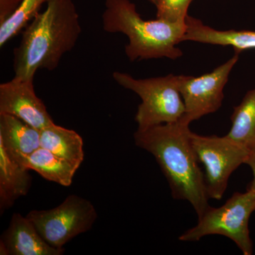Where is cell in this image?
I'll use <instances>...</instances> for the list:
<instances>
[{
  "mask_svg": "<svg viewBox=\"0 0 255 255\" xmlns=\"http://www.w3.org/2000/svg\"><path fill=\"white\" fill-rule=\"evenodd\" d=\"M190 124L182 118L134 133L135 145L155 157L168 182L172 197L187 201L198 218L209 207L205 176L191 142Z\"/></svg>",
  "mask_w": 255,
  "mask_h": 255,
  "instance_id": "obj_1",
  "label": "cell"
},
{
  "mask_svg": "<svg viewBox=\"0 0 255 255\" xmlns=\"http://www.w3.org/2000/svg\"><path fill=\"white\" fill-rule=\"evenodd\" d=\"M80 17L73 0H48L25 27L14 49L15 78L33 80L39 69L53 71L81 34Z\"/></svg>",
  "mask_w": 255,
  "mask_h": 255,
  "instance_id": "obj_2",
  "label": "cell"
},
{
  "mask_svg": "<svg viewBox=\"0 0 255 255\" xmlns=\"http://www.w3.org/2000/svg\"><path fill=\"white\" fill-rule=\"evenodd\" d=\"M102 25L106 32L122 33L128 37L125 53L130 61L176 60L182 56L183 52L176 46L182 42L185 23H170L159 18L145 21L130 0H105Z\"/></svg>",
  "mask_w": 255,
  "mask_h": 255,
  "instance_id": "obj_3",
  "label": "cell"
},
{
  "mask_svg": "<svg viewBox=\"0 0 255 255\" xmlns=\"http://www.w3.org/2000/svg\"><path fill=\"white\" fill-rule=\"evenodd\" d=\"M113 78L120 86L135 92L141 99L135 117L137 129L174 123L185 114L179 90V75L135 79L129 74L114 72Z\"/></svg>",
  "mask_w": 255,
  "mask_h": 255,
  "instance_id": "obj_4",
  "label": "cell"
},
{
  "mask_svg": "<svg viewBox=\"0 0 255 255\" xmlns=\"http://www.w3.org/2000/svg\"><path fill=\"white\" fill-rule=\"evenodd\" d=\"M255 211V193L236 192L223 206H209L198 218L194 227L187 230L179 237L182 242H198L203 238L219 235L229 238L244 255L253 254V243L249 230V221Z\"/></svg>",
  "mask_w": 255,
  "mask_h": 255,
  "instance_id": "obj_5",
  "label": "cell"
},
{
  "mask_svg": "<svg viewBox=\"0 0 255 255\" xmlns=\"http://www.w3.org/2000/svg\"><path fill=\"white\" fill-rule=\"evenodd\" d=\"M26 217L48 244L63 248L74 238L91 229L97 213L90 201L71 194L59 206L49 210H33Z\"/></svg>",
  "mask_w": 255,
  "mask_h": 255,
  "instance_id": "obj_6",
  "label": "cell"
},
{
  "mask_svg": "<svg viewBox=\"0 0 255 255\" xmlns=\"http://www.w3.org/2000/svg\"><path fill=\"white\" fill-rule=\"evenodd\" d=\"M191 142L199 162L205 167L206 191L209 199L221 200L231 174L247 161L251 152L227 135L205 136L191 132Z\"/></svg>",
  "mask_w": 255,
  "mask_h": 255,
  "instance_id": "obj_7",
  "label": "cell"
},
{
  "mask_svg": "<svg viewBox=\"0 0 255 255\" xmlns=\"http://www.w3.org/2000/svg\"><path fill=\"white\" fill-rule=\"evenodd\" d=\"M239 59V54L220 65L211 73L199 77L179 75V90L184 101L185 114L182 119L191 124L221 108L223 90L230 74Z\"/></svg>",
  "mask_w": 255,
  "mask_h": 255,
  "instance_id": "obj_8",
  "label": "cell"
},
{
  "mask_svg": "<svg viewBox=\"0 0 255 255\" xmlns=\"http://www.w3.org/2000/svg\"><path fill=\"white\" fill-rule=\"evenodd\" d=\"M0 114L17 117L38 130L54 124L35 93L33 80L14 78L0 85Z\"/></svg>",
  "mask_w": 255,
  "mask_h": 255,
  "instance_id": "obj_9",
  "label": "cell"
},
{
  "mask_svg": "<svg viewBox=\"0 0 255 255\" xmlns=\"http://www.w3.org/2000/svg\"><path fill=\"white\" fill-rule=\"evenodd\" d=\"M64 248H55L46 243L33 223L15 213L0 240L1 255H62Z\"/></svg>",
  "mask_w": 255,
  "mask_h": 255,
  "instance_id": "obj_10",
  "label": "cell"
},
{
  "mask_svg": "<svg viewBox=\"0 0 255 255\" xmlns=\"http://www.w3.org/2000/svg\"><path fill=\"white\" fill-rule=\"evenodd\" d=\"M0 145L18 164L41 147L40 130L9 114H0Z\"/></svg>",
  "mask_w": 255,
  "mask_h": 255,
  "instance_id": "obj_11",
  "label": "cell"
},
{
  "mask_svg": "<svg viewBox=\"0 0 255 255\" xmlns=\"http://www.w3.org/2000/svg\"><path fill=\"white\" fill-rule=\"evenodd\" d=\"M24 168L11 158L0 145V213L11 209L20 197L30 190L32 177Z\"/></svg>",
  "mask_w": 255,
  "mask_h": 255,
  "instance_id": "obj_12",
  "label": "cell"
},
{
  "mask_svg": "<svg viewBox=\"0 0 255 255\" xmlns=\"http://www.w3.org/2000/svg\"><path fill=\"white\" fill-rule=\"evenodd\" d=\"M41 147L68 161L79 169L84 161V142L75 130L55 123L40 130Z\"/></svg>",
  "mask_w": 255,
  "mask_h": 255,
  "instance_id": "obj_13",
  "label": "cell"
},
{
  "mask_svg": "<svg viewBox=\"0 0 255 255\" xmlns=\"http://www.w3.org/2000/svg\"><path fill=\"white\" fill-rule=\"evenodd\" d=\"M21 166L63 187H70L73 184L74 176L78 170L68 161L41 147L26 157Z\"/></svg>",
  "mask_w": 255,
  "mask_h": 255,
  "instance_id": "obj_14",
  "label": "cell"
},
{
  "mask_svg": "<svg viewBox=\"0 0 255 255\" xmlns=\"http://www.w3.org/2000/svg\"><path fill=\"white\" fill-rule=\"evenodd\" d=\"M227 136L251 154L255 153V88L247 92L231 116Z\"/></svg>",
  "mask_w": 255,
  "mask_h": 255,
  "instance_id": "obj_15",
  "label": "cell"
},
{
  "mask_svg": "<svg viewBox=\"0 0 255 255\" xmlns=\"http://www.w3.org/2000/svg\"><path fill=\"white\" fill-rule=\"evenodd\" d=\"M194 38L198 43L233 47L238 54L255 49V31L249 30L220 31L200 23L194 29Z\"/></svg>",
  "mask_w": 255,
  "mask_h": 255,
  "instance_id": "obj_16",
  "label": "cell"
},
{
  "mask_svg": "<svg viewBox=\"0 0 255 255\" xmlns=\"http://www.w3.org/2000/svg\"><path fill=\"white\" fill-rule=\"evenodd\" d=\"M48 0H23L19 7L12 16L0 24V47L3 46L14 38L23 28L26 27L29 21L38 12L42 5Z\"/></svg>",
  "mask_w": 255,
  "mask_h": 255,
  "instance_id": "obj_17",
  "label": "cell"
},
{
  "mask_svg": "<svg viewBox=\"0 0 255 255\" xmlns=\"http://www.w3.org/2000/svg\"><path fill=\"white\" fill-rule=\"evenodd\" d=\"M193 0H157V18L170 23H185Z\"/></svg>",
  "mask_w": 255,
  "mask_h": 255,
  "instance_id": "obj_18",
  "label": "cell"
},
{
  "mask_svg": "<svg viewBox=\"0 0 255 255\" xmlns=\"http://www.w3.org/2000/svg\"><path fill=\"white\" fill-rule=\"evenodd\" d=\"M23 0H0V24L16 12Z\"/></svg>",
  "mask_w": 255,
  "mask_h": 255,
  "instance_id": "obj_19",
  "label": "cell"
},
{
  "mask_svg": "<svg viewBox=\"0 0 255 255\" xmlns=\"http://www.w3.org/2000/svg\"><path fill=\"white\" fill-rule=\"evenodd\" d=\"M246 164L251 167L253 174V179L251 185L248 187V189H251V190L254 191L255 193V153L251 154L249 159L247 161Z\"/></svg>",
  "mask_w": 255,
  "mask_h": 255,
  "instance_id": "obj_20",
  "label": "cell"
},
{
  "mask_svg": "<svg viewBox=\"0 0 255 255\" xmlns=\"http://www.w3.org/2000/svg\"><path fill=\"white\" fill-rule=\"evenodd\" d=\"M149 1H150V2H152V4H154L155 5L157 4V0H149Z\"/></svg>",
  "mask_w": 255,
  "mask_h": 255,
  "instance_id": "obj_21",
  "label": "cell"
}]
</instances>
